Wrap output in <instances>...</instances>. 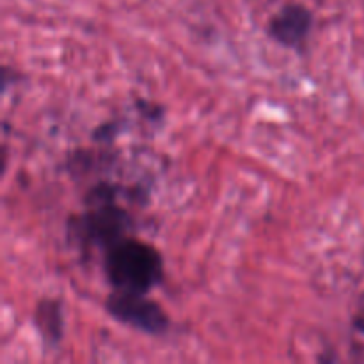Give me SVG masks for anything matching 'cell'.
Wrapping results in <instances>:
<instances>
[{"label": "cell", "instance_id": "4", "mask_svg": "<svg viewBox=\"0 0 364 364\" xmlns=\"http://www.w3.org/2000/svg\"><path fill=\"white\" fill-rule=\"evenodd\" d=\"M313 20L311 9L304 4H287L269 20L267 34L284 48L302 50L313 31Z\"/></svg>", "mask_w": 364, "mask_h": 364}, {"label": "cell", "instance_id": "1", "mask_svg": "<svg viewBox=\"0 0 364 364\" xmlns=\"http://www.w3.org/2000/svg\"><path fill=\"white\" fill-rule=\"evenodd\" d=\"M103 272L112 290L149 294L164 279V258L156 247L124 237L105 249Z\"/></svg>", "mask_w": 364, "mask_h": 364}, {"label": "cell", "instance_id": "3", "mask_svg": "<svg viewBox=\"0 0 364 364\" xmlns=\"http://www.w3.org/2000/svg\"><path fill=\"white\" fill-rule=\"evenodd\" d=\"M105 311L123 326L149 336H164L169 333V315L159 302L149 299L148 294L112 290L105 299Z\"/></svg>", "mask_w": 364, "mask_h": 364}, {"label": "cell", "instance_id": "2", "mask_svg": "<svg viewBox=\"0 0 364 364\" xmlns=\"http://www.w3.org/2000/svg\"><path fill=\"white\" fill-rule=\"evenodd\" d=\"M70 237L84 247H102L105 251L134 230L130 213L116 205V201L87 205L80 215L68 223Z\"/></svg>", "mask_w": 364, "mask_h": 364}, {"label": "cell", "instance_id": "6", "mask_svg": "<svg viewBox=\"0 0 364 364\" xmlns=\"http://www.w3.org/2000/svg\"><path fill=\"white\" fill-rule=\"evenodd\" d=\"M354 327L359 331V333L364 334V316H358V318H354Z\"/></svg>", "mask_w": 364, "mask_h": 364}, {"label": "cell", "instance_id": "5", "mask_svg": "<svg viewBox=\"0 0 364 364\" xmlns=\"http://www.w3.org/2000/svg\"><path fill=\"white\" fill-rule=\"evenodd\" d=\"M34 327L46 348L59 347L64 336V313L59 299H41L34 309Z\"/></svg>", "mask_w": 364, "mask_h": 364}]
</instances>
